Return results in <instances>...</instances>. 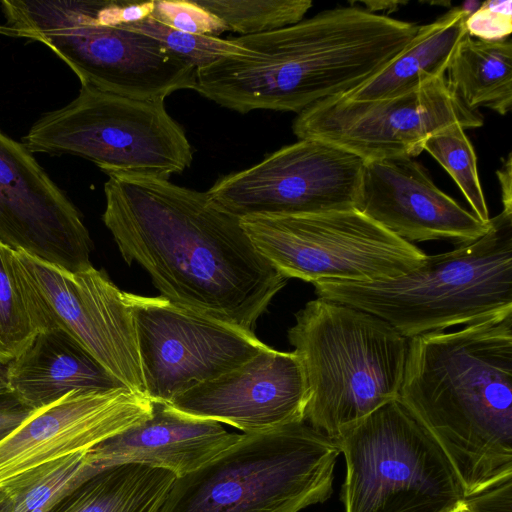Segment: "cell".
I'll use <instances>...</instances> for the list:
<instances>
[{"mask_svg":"<svg viewBox=\"0 0 512 512\" xmlns=\"http://www.w3.org/2000/svg\"><path fill=\"white\" fill-rule=\"evenodd\" d=\"M107 175L102 220L124 261L144 268L169 302L254 334L288 279L259 254L240 219L169 179Z\"/></svg>","mask_w":512,"mask_h":512,"instance_id":"1","label":"cell"},{"mask_svg":"<svg viewBox=\"0 0 512 512\" xmlns=\"http://www.w3.org/2000/svg\"><path fill=\"white\" fill-rule=\"evenodd\" d=\"M398 398L466 497L512 478V312L410 339Z\"/></svg>","mask_w":512,"mask_h":512,"instance_id":"2","label":"cell"},{"mask_svg":"<svg viewBox=\"0 0 512 512\" xmlns=\"http://www.w3.org/2000/svg\"><path fill=\"white\" fill-rule=\"evenodd\" d=\"M417 27L352 4L324 10L279 30L234 37L250 53L196 69L192 90L242 114H299L376 74L408 45Z\"/></svg>","mask_w":512,"mask_h":512,"instance_id":"3","label":"cell"},{"mask_svg":"<svg viewBox=\"0 0 512 512\" xmlns=\"http://www.w3.org/2000/svg\"><path fill=\"white\" fill-rule=\"evenodd\" d=\"M476 241L427 255L398 277L313 283L318 298L370 313L407 339L512 312V212L490 218Z\"/></svg>","mask_w":512,"mask_h":512,"instance_id":"4","label":"cell"},{"mask_svg":"<svg viewBox=\"0 0 512 512\" xmlns=\"http://www.w3.org/2000/svg\"><path fill=\"white\" fill-rule=\"evenodd\" d=\"M287 335L307 388L304 421L316 430L335 438L398 398L410 339L377 316L317 297Z\"/></svg>","mask_w":512,"mask_h":512,"instance_id":"5","label":"cell"},{"mask_svg":"<svg viewBox=\"0 0 512 512\" xmlns=\"http://www.w3.org/2000/svg\"><path fill=\"white\" fill-rule=\"evenodd\" d=\"M340 449L305 421L245 434L176 478L159 512H299L332 493Z\"/></svg>","mask_w":512,"mask_h":512,"instance_id":"6","label":"cell"},{"mask_svg":"<svg viewBox=\"0 0 512 512\" xmlns=\"http://www.w3.org/2000/svg\"><path fill=\"white\" fill-rule=\"evenodd\" d=\"M98 1L4 0L0 33L50 48L88 86L129 98L165 99L191 89L196 69L154 39L96 19Z\"/></svg>","mask_w":512,"mask_h":512,"instance_id":"7","label":"cell"},{"mask_svg":"<svg viewBox=\"0 0 512 512\" xmlns=\"http://www.w3.org/2000/svg\"><path fill=\"white\" fill-rule=\"evenodd\" d=\"M344 454V512H451L466 499L448 457L393 399L333 438Z\"/></svg>","mask_w":512,"mask_h":512,"instance_id":"8","label":"cell"},{"mask_svg":"<svg viewBox=\"0 0 512 512\" xmlns=\"http://www.w3.org/2000/svg\"><path fill=\"white\" fill-rule=\"evenodd\" d=\"M22 143L32 153L82 157L105 174L169 179L193 160L190 142L167 112L165 99H134L88 86L67 105L43 114Z\"/></svg>","mask_w":512,"mask_h":512,"instance_id":"9","label":"cell"},{"mask_svg":"<svg viewBox=\"0 0 512 512\" xmlns=\"http://www.w3.org/2000/svg\"><path fill=\"white\" fill-rule=\"evenodd\" d=\"M255 249L284 277L313 284L337 279H391L420 266L427 254L358 209L240 219Z\"/></svg>","mask_w":512,"mask_h":512,"instance_id":"10","label":"cell"},{"mask_svg":"<svg viewBox=\"0 0 512 512\" xmlns=\"http://www.w3.org/2000/svg\"><path fill=\"white\" fill-rule=\"evenodd\" d=\"M483 121L442 76L382 99H324L300 112L292 130L298 139L322 140L371 162L415 157L425 141L445 127L459 124L466 130L481 127Z\"/></svg>","mask_w":512,"mask_h":512,"instance_id":"11","label":"cell"},{"mask_svg":"<svg viewBox=\"0 0 512 512\" xmlns=\"http://www.w3.org/2000/svg\"><path fill=\"white\" fill-rule=\"evenodd\" d=\"M365 163L328 142L298 139L218 178L206 193L239 219L359 210Z\"/></svg>","mask_w":512,"mask_h":512,"instance_id":"12","label":"cell"},{"mask_svg":"<svg viewBox=\"0 0 512 512\" xmlns=\"http://www.w3.org/2000/svg\"><path fill=\"white\" fill-rule=\"evenodd\" d=\"M14 251L42 331L64 330L114 379L145 395L134 320L124 291L104 270L91 266L71 272Z\"/></svg>","mask_w":512,"mask_h":512,"instance_id":"13","label":"cell"},{"mask_svg":"<svg viewBox=\"0 0 512 512\" xmlns=\"http://www.w3.org/2000/svg\"><path fill=\"white\" fill-rule=\"evenodd\" d=\"M152 402L121 386L71 391L33 409L0 437V504L19 494L65 459L147 419Z\"/></svg>","mask_w":512,"mask_h":512,"instance_id":"14","label":"cell"},{"mask_svg":"<svg viewBox=\"0 0 512 512\" xmlns=\"http://www.w3.org/2000/svg\"><path fill=\"white\" fill-rule=\"evenodd\" d=\"M124 295L134 320L145 395L151 401L169 403L240 366L266 346L255 334L161 296Z\"/></svg>","mask_w":512,"mask_h":512,"instance_id":"15","label":"cell"},{"mask_svg":"<svg viewBox=\"0 0 512 512\" xmlns=\"http://www.w3.org/2000/svg\"><path fill=\"white\" fill-rule=\"evenodd\" d=\"M0 242L71 272L93 266L80 211L32 152L1 129Z\"/></svg>","mask_w":512,"mask_h":512,"instance_id":"16","label":"cell"},{"mask_svg":"<svg viewBox=\"0 0 512 512\" xmlns=\"http://www.w3.org/2000/svg\"><path fill=\"white\" fill-rule=\"evenodd\" d=\"M306 403L297 356L266 345L240 366L190 388L168 404L186 415L252 434L303 422Z\"/></svg>","mask_w":512,"mask_h":512,"instance_id":"17","label":"cell"},{"mask_svg":"<svg viewBox=\"0 0 512 512\" xmlns=\"http://www.w3.org/2000/svg\"><path fill=\"white\" fill-rule=\"evenodd\" d=\"M359 210L409 243L444 240L457 247L482 237L491 224L441 191L411 158L366 162Z\"/></svg>","mask_w":512,"mask_h":512,"instance_id":"18","label":"cell"},{"mask_svg":"<svg viewBox=\"0 0 512 512\" xmlns=\"http://www.w3.org/2000/svg\"><path fill=\"white\" fill-rule=\"evenodd\" d=\"M152 402L151 415L99 443L86 453L97 473L121 464H140L183 477L239 441L221 423L177 411L168 403Z\"/></svg>","mask_w":512,"mask_h":512,"instance_id":"19","label":"cell"},{"mask_svg":"<svg viewBox=\"0 0 512 512\" xmlns=\"http://www.w3.org/2000/svg\"><path fill=\"white\" fill-rule=\"evenodd\" d=\"M6 372L11 393L32 410L71 391L108 390L123 386L58 327L40 331L6 365Z\"/></svg>","mask_w":512,"mask_h":512,"instance_id":"20","label":"cell"},{"mask_svg":"<svg viewBox=\"0 0 512 512\" xmlns=\"http://www.w3.org/2000/svg\"><path fill=\"white\" fill-rule=\"evenodd\" d=\"M467 16L461 7H453L435 21L418 26L415 36L396 57L342 96L354 101L382 99L445 76L457 45L468 34Z\"/></svg>","mask_w":512,"mask_h":512,"instance_id":"21","label":"cell"},{"mask_svg":"<svg viewBox=\"0 0 512 512\" xmlns=\"http://www.w3.org/2000/svg\"><path fill=\"white\" fill-rule=\"evenodd\" d=\"M176 476L140 464L105 468L62 497L49 512H159Z\"/></svg>","mask_w":512,"mask_h":512,"instance_id":"22","label":"cell"},{"mask_svg":"<svg viewBox=\"0 0 512 512\" xmlns=\"http://www.w3.org/2000/svg\"><path fill=\"white\" fill-rule=\"evenodd\" d=\"M449 89L472 111L489 108L506 115L512 108V43L473 39L459 42L446 70Z\"/></svg>","mask_w":512,"mask_h":512,"instance_id":"23","label":"cell"},{"mask_svg":"<svg viewBox=\"0 0 512 512\" xmlns=\"http://www.w3.org/2000/svg\"><path fill=\"white\" fill-rule=\"evenodd\" d=\"M42 331L15 251L0 242V364L16 358Z\"/></svg>","mask_w":512,"mask_h":512,"instance_id":"24","label":"cell"},{"mask_svg":"<svg viewBox=\"0 0 512 512\" xmlns=\"http://www.w3.org/2000/svg\"><path fill=\"white\" fill-rule=\"evenodd\" d=\"M239 36L271 32L296 24L312 7L310 0H195Z\"/></svg>","mask_w":512,"mask_h":512,"instance_id":"25","label":"cell"},{"mask_svg":"<svg viewBox=\"0 0 512 512\" xmlns=\"http://www.w3.org/2000/svg\"><path fill=\"white\" fill-rule=\"evenodd\" d=\"M427 151L453 178L460 188L473 214L489 223V210L477 171V158L465 129L453 124L431 135L424 143Z\"/></svg>","mask_w":512,"mask_h":512,"instance_id":"26","label":"cell"},{"mask_svg":"<svg viewBox=\"0 0 512 512\" xmlns=\"http://www.w3.org/2000/svg\"><path fill=\"white\" fill-rule=\"evenodd\" d=\"M118 27L154 39L167 53L195 69L206 67L226 57L250 53V50L242 47L235 38L223 39L186 33L170 28L151 17Z\"/></svg>","mask_w":512,"mask_h":512,"instance_id":"27","label":"cell"},{"mask_svg":"<svg viewBox=\"0 0 512 512\" xmlns=\"http://www.w3.org/2000/svg\"><path fill=\"white\" fill-rule=\"evenodd\" d=\"M86 452L69 457L37 482L0 504V512L49 510L66 494L94 475Z\"/></svg>","mask_w":512,"mask_h":512,"instance_id":"28","label":"cell"},{"mask_svg":"<svg viewBox=\"0 0 512 512\" xmlns=\"http://www.w3.org/2000/svg\"><path fill=\"white\" fill-rule=\"evenodd\" d=\"M156 21L179 31L220 37L227 26L195 0H156L150 15Z\"/></svg>","mask_w":512,"mask_h":512,"instance_id":"29","label":"cell"},{"mask_svg":"<svg viewBox=\"0 0 512 512\" xmlns=\"http://www.w3.org/2000/svg\"><path fill=\"white\" fill-rule=\"evenodd\" d=\"M511 4V0L481 3L475 12L466 17L468 35L486 41L506 39L512 32Z\"/></svg>","mask_w":512,"mask_h":512,"instance_id":"30","label":"cell"},{"mask_svg":"<svg viewBox=\"0 0 512 512\" xmlns=\"http://www.w3.org/2000/svg\"><path fill=\"white\" fill-rule=\"evenodd\" d=\"M511 481L512 478L469 495L465 502L474 512H511Z\"/></svg>","mask_w":512,"mask_h":512,"instance_id":"31","label":"cell"},{"mask_svg":"<svg viewBox=\"0 0 512 512\" xmlns=\"http://www.w3.org/2000/svg\"><path fill=\"white\" fill-rule=\"evenodd\" d=\"M31 411L13 394L0 396V437L17 427Z\"/></svg>","mask_w":512,"mask_h":512,"instance_id":"32","label":"cell"},{"mask_svg":"<svg viewBox=\"0 0 512 512\" xmlns=\"http://www.w3.org/2000/svg\"><path fill=\"white\" fill-rule=\"evenodd\" d=\"M512 157L508 153L500 168L496 171L501 189L503 211L512 212Z\"/></svg>","mask_w":512,"mask_h":512,"instance_id":"33","label":"cell"},{"mask_svg":"<svg viewBox=\"0 0 512 512\" xmlns=\"http://www.w3.org/2000/svg\"><path fill=\"white\" fill-rule=\"evenodd\" d=\"M352 5H359L363 10L377 14L379 11L393 12L399 9L402 5H406L407 1H357L351 2Z\"/></svg>","mask_w":512,"mask_h":512,"instance_id":"34","label":"cell"},{"mask_svg":"<svg viewBox=\"0 0 512 512\" xmlns=\"http://www.w3.org/2000/svg\"><path fill=\"white\" fill-rule=\"evenodd\" d=\"M12 394L8 385L6 365L0 364V396Z\"/></svg>","mask_w":512,"mask_h":512,"instance_id":"35","label":"cell"},{"mask_svg":"<svg viewBox=\"0 0 512 512\" xmlns=\"http://www.w3.org/2000/svg\"><path fill=\"white\" fill-rule=\"evenodd\" d=\"M451 512H474L472 508L464 501L459 506H457Z\"/></svg>","mask_w":512,"mask_h":512,"instance_id":"36","label":"cell"}]
</instances>
